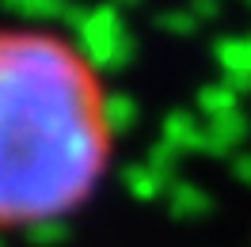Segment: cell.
Segmentation results:
<instances>
[{"label":"cell","mask_w":251,"mask_h":247,"mask_svg":"<svg viewBox=\"0 0 251 247\" xmlns=\"http://www.w3.org/2000/svg\"><path fill=\"white\" fill-rule=\"evenodd\" d=\"M114 160L95 61L53 27L0 23V232L80 213Z\"/></svg>","instance_id":"cell-1"}]
</instances>
